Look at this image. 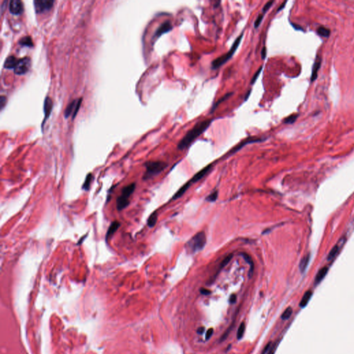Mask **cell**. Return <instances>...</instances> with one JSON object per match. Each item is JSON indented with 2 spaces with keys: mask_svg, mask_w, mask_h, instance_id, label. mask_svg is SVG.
<instances>
[{
  "mask_svg": "<svg viewBox=\"0 0 354 354\" xmlns=\"http://www.w3.org/2000/svg\"><path fill=\"white\" fill-rule=\"evenodd\" d=\"M213 120L212 119H205L197 123L192 129L187 132L185 136L178 143L177 148L183 150L188 148L193 141L199 137L201 134L208 129L210 126Z\"/></svg>",
  "mask_w": 354,
  "mask_h": 354,
  "instance_id": "1",
  "label": "cell"
},
{
  "mask_svg": "<svg viewBox=\"0 0 354 354\" xmlns=\"http://www.w3.org/2000/svg\"><path fill=\"white\" fill-rule=\"evenodd\" d=\"M206 244V236L203 231L196 233L186 243V248L190 254H195L202 250Z\"/></svg>",
  "mask_w": 354,
  "mask_h": 354,
  "instance_id": "2",
  "label": "cell"
},
{
  "mask_svg": "<svg viewBox=\"0 0 354 354\" xmlns=\"http://www.w3.org/2000/svg\"><path fill=\"white\" fill-rule=\"evenodd\" d=\"M243 36V33H242V35H240L239 37H238L235 41L234 42L233 46H231V49L229 50V51H228L226 53H225L224 55L216 58L212 62L211 67L212 69H217V68H219V67H221L222 65L224 64L225 63H226L228 59L233 57L234 53H235L237 49H238V47H239L241 42H242Z\"/></svg>",
  "mask_w": 354,
  "mask_h": 354,
  "instance_id": "3",
  "label": "cell"
},
{
  "mask_svg": "<svg viewBox=\"0 0 354 354\" xmlns=\"http://www.w3.org/2000/svg\"><path fill=\"white\" fill-rule=\"evenodd\" d=\"M136 189V183H131L124 187L121 190V195L116 199V208L118 211H121L130 205V196Z\"/></svg>",
  "mask_w": 354,
  "mask_h": 354,
  "instance_id": "4",
  "label": "cell"
},
{
  "mask_svg": "<svg viewBox=\"0 0 354 354\" xmlns=\"http://www.w3.org/2000/svg\"><path fill=\"white\" fill-rule=\"evenodd\" d=\"M146 171L143 177V180H148L163 171L168 165L163 161H148L145 164Z\"/></svg>",
  "mask_w": 354,
  "mask_h": 354,
  "instance_id": "5",
  "label": "cell"
},
{
  "mask_svg": "<svg viewBox=\"0 0 354 354\" xmlns=\"http://www.w3.org/2000/svg\"><path fill=\"white\" fill-rule=\"evenodd\" d=\"M31 65V59L29 57H24L23 58L19 59L17 63L14 68V72L15 74L21 76L26 73L29 71Z\"/></svg>",
  "mask_w": 354,
  "mask_h": 354,
  "instance_id": "6",
  "label": "cell"
},
{
  "mask_svg": "<svg viewBox=\"0 0 354 354\" xmlns=\"http://www.w3.org/2000/svg\"><path fill=\"white\" fill-rule=\"evenodd\" d=\"M81 102H82V98L75 99L73 101H71L69 104L68 105L67 107L66 108L64 111V116L65 118H68L72 115L73 118H75L78 112V110L80 107Z\"/></svg>",
  "mask_w": 354,
  "mask_h": 354,
  "instance_id": "7",
  "label": "cell"
},
{
  "mask_svg": "<svg viewBox=\"0 0 354 354\" xmlns=\"http://www.w3.org/2000/svg\"><path fill=\"white\" fill-rule=\"evenodd\" d=\"M55 2L53 0H35L34 7L37 13H42L51 9Z\"/></svg>",
  "mask_w": 354,
  "mask_h": 354,
  "instance_id": "8",
  "label": "cell"
},
{
  "mask_svg": "<svg viewBox=\"0 0 354 354\" xmlns=\"http://www.w3.org/2000/svg\"><path fill=\"white\" fill-rule=\"evenodd\" d=\"M264 140L265 139H263V138H259V137H255V136L247 138V139L242 140V141L240 143L238 144V145L234 147V148L232 149L229 152V154H233V153H236L237 152L239 151V150H240L242 148H243L244 146L248 145V144L255 143H260V142L264 141Z\"/></svg>",
  "mask_w": 354,
  "mask_h": 354,
  "instance_id": "9",
  "label": "cell"
},
{
  "mask_svg": "<svg viewBox=\"0 0 354 354\" xmlns=\"http://www.w3.org/2000/svg\"><path fill=\"white\" fill-rule=\"evenodd\" d=\"M173 29V26H172V23L170 21H165L163 23H162L156 31H155L154 35H153V39H158L159 37H161L163 34L168 33L171 31Z\"/></svg>",
  "mask_w": 354,
  "mask_h": 354,
  "instance_id": "10",
  "label": "cell"
},
{
  "mask_svg": "<svg viewBox=\"0 0 354 354\" xmlns=\"http://www.w3.org/2000/svg\"><path fill=\"white\" fill-rule=\"evenodd\" d=\"M23 10V3L20 0H11L9 2V11L12 15H20L22 13Z\"/></svg>",
  "mask_w": 354,
  "mask_h": 354,
  "instance_id": "11",
  "label": "cell"
},
{
  "mask_svg": "<svg viewBox=\"0 0 354 354\" xmlns=\"http://www.w3.org/2000/svg\"><path fill=\"white\" fill-rule=\"evenodd\" d=\"M120 225H121L120 222L118 221H113L111 225H109L107 232H106V234L105 235V241L106 243H108L109 241L111 239L116 232L118 228L120 227Z\"/></svg>",
  "mask_w": 354,
  "mask_h": 354,
  "instance_id": "12",
  "label": "cell"
},
{
  "mask_svg": "<svg viewBox=\"0 0 354 354\" xmlns=\"http://www.w3.org/2000/svg\"><path fill=\"white\" fill-rule=\"evenodd\" d=\"M211 168H212V165L211 164L208 165V166H206V167H205L204 168L202 169L201 170H200L199 172H197V173L194 175L193 177L189 181L190 183L192 185L193 183L197 182V181H199V180H201V178H203L207 174H208V172L210 170Z\"/></svg>",
  "mask_w": 354,
  "mask_h": 354,
  "instance_id": "13",
  "label": "cell"
},
{
  "mask_svg": "<svg viewBox=\"0 0 354 354\" xmlns=\"http://www.w3.org/2000/svg\"><path fill=\"white\" fill-rule=\"evenodd\" d=\"M53 108V101L51 98L49 97H46L45 100V102H44V111H45V119L43 120L42 127L44 124L45 123V121L49 118L50 114L51 113V110Z\"/></svg>",
  "mask_w": 354,
  "mask_h": 354,
  "instance_id": "14",
  "label": "cell"
},
{
  "mask_svg": "<svg viewBox=\"0 0 354 354\" xmlns=\"http://www.w3.org/2000/svg\"><path fill=\"white\" fill-rule=\"evenodd\" d=\"M321 64H322V58L319 55H317L312 68V73L311 76V82H313V81H315L316 79H317L318 71L319 70V68H320Z\"/></svg>",
  "mask_w": 354,
  "mask_h": 354,
  "instance_id": "15",
  "label": "cell"
},
{
  "mask_svg": "<svg viewBox=\"0 0 354 354\" xmlns=\"http://www.w3.org/2000/svg\"><path fill=\"white\" fill-rule=\"evenodd\" d=\"M18 59H19L18 58L15 57L13 55L8 56V57L6 59V61L4 62V68H7V69H11V68L14 69V68L15 67V66H16L17 63Z\"/></svg>",
  "mask_w": 354,
  "mask_h": 354,
  "instance_id": "16",
  "label": "cell"
},
{
  "mask_svg": "<svg viewBox=\"0 0 354 354\" xmlns=\"http://www.w3.org/2000/svg\"><path fill=\"white\" fill-rule=\"evenodd\" d=\"M241 255L242 256V257L246 262L247 264H248L250 266V270L248 272V277H249V278H250L253 276V272H254V268H255V265H254V262L253 261V259H252L251 257L248 255V254H247L246 253H242V254H241Z\"/></svg>",
  "mask_w": 354,
  "mask_h": 354,
  "instance_id": "17",
  "label": "cell"
},
{
  "mask_svg": "<svg viewBox=\"0 0 354 354\" xmlns=\"http://www.w3.org/2000/svg\"><path fill=\"white\" fill-rule=\"evenodd\" d=\"M328 271V268L327 267V266H324V267L322 268L320 270L318 271L315 279V283L316 284H318L321 281H322V280H323L326 275H327Z\"/></svg>",
  "mask_w": 354,
  "mask_h": 354,
  "instance_id": "18",
  "label": "cell"
},
{
  "mask_svg": "<svg viewBox=\"0 0 354 354\" xmlns=\"http://www.w3.org/2000/svg\"><path fill=\"white\" fill-rule=\"evenodd\" d=\"M190 186H191V184L188 181V182L186 183L185 185H183V186L177 191L176 194H175V195L173 196V197H172V199L176 200V199L180 198V197L182 196L185 194V192H186V191L188 190V188Z\"/></svg>",
  "mask_w": 354,
  "mask_h": 354,
  "instance_id": "19",
  "label": "cell"
},
{
  "mask_svg": "<svg viewBox=\"0 0 354 354\" xmlns=\"http://www.w3.org/2000/svg\"><path fill=\"white\" fill-rule=\"evenodd\" d=\"M341 248V246H340L339 243H337L336 245H335L333 246V248H332V250L330 251V253H328V257L327 259L328 261H331V260H333V259L336 258V257L337 255V254L339 253L340 250Z\"/></svg>",
  "mask_w": 354,
  "mask_h": 354,
  "instance_id": "20",
  "label": "cell"
},
{
  "mask_svg": "<svg viewBox=\"0 0 354 354\" xmlns=\"http://www.w3.org/2000/svg\"><path fill=\"white\" fill-rule=\"evenodd\" d=\"M233 92H231V93H226V94H225L224 96H222L221 98L219 100V101H217V102H216L215 103L214 105H212V108H211V109H210V113L214 112L215 109L218 107V106H219V105H220L221 103L224 102V101H226V100H227L228 98H230V97L232 95H233Z\"/></svg>",
  "mask_w": 354,
  "mask_h": 354,
  "instance_id": "21",
  "label": "cell"
},
{
  "mask_svg": "<svg viewBox=\"0 0 354 354\" xmlns=\"http://www.w3.org/2000/svg\"><path fill=\"white\" fill-rule=\"evenodd\" d=\"M19 44L22 46H27V47H33V42L30 36H24L20 40Z\"/></svg>",
  "mask_w": 354,
  "mask_h": 354,
  "instance_id": "22",
  "label": "cell"
},
{
  "mask_svg": "<svg viewBox=\"0 0 354 354\" xmlns=\"http://www.w3.org/2000/svg\"><path fill=\"white\" fill-rule=\"evenodd\" d=\"M312 296V292L311 290H308L306 291L304 295L302 297V299L301 300V302L300 303V306L302 307V308H304V307H305L307 304H308L309 301L311 299V297Z\"/></svg>",
  "mask_w": 354,
  "mask_h": 354,
  "instance_id": "23",
  "label": "cell"
},
{
  "mask_svg": "<svg viewBox=\"0 0 354 354\" xmlns=\"http://www.w3.org/2000/svg\"><path fill=\"white\" fill-rule=\"evenodd\" d=\"M309 260H310V255L309 254H307L306 255H305L302 259L301 262H300V271H301L302 272L305 271L307 266L309 265Z\"/></svg>",
  "mask_w": 354,
  "mask_h": 354,
  "instance_id": "24",
  "label": "cell"
},
{
  "mask_svg": "<svg viewBox=\"0 0 354 354\" xmlns=\"http://www.w3.org/2000/svg\"><path fill=\"white\" fill-rule=\"evenodd\" d=\"M93 179V176L92 173H89L87 175V177L84 181V183L83 185V189L85 191H88L90 188V186L92 184Z\"/></svg>",
  "mask_w": 354,
  "mask_h": 354,
  "instance_id": "25",
  "label": "cell"
},
{
  "mask_svg": "<svg viewBox=\"0 0 354 354\" xmlns=\"http://www.w3.org/2000/svg\"><path fill=\"white\" fill-rule=\"evenodd\" d=\"M158 219V214L156 212H153L152 214L149 216L148 219V225L149 228H153L156 225Z\"/></svg>",
  "mask_w": 354,
  "mask_h": 354,
  "instance_id": "26",
  "label": "cell"
},
{
  "mask_svg": "<svg viewBox=\"0 0 354 354\" xmlns=\"http://www.w3.org/2000/svg\"><path fill=\"white\" fill-rule=\"evenodd\" d=\"M317 33L319 36L323 37H329L331 34L330 29H327V28L324 26H319L317 29Z\"/></svg>",
  "mask_w": 354,
  "mask_h": 354,
  "instance_id": "27",
  "label": "cell"
},
{
  "mask_svg": "<svg viewBox=\"0 0 354 354\" xmlns=\"http://www.w3.org/2000/svg\"><path fill=\"white\" fill-rule=\"evenodd\" d=\"M245 329H246L245 323H244V322H242L240 326H239V328H238V331H237V340H241L243 337L244 332H245Z\"/></svg>",
  "mask_w": 354,
  "mask_h": 354,
  "instance_id": "28",
  "label": "cell"
},
{
  "mask_svg": "<svg viewBox=\"0 0 354 354\" xmlns=\"http://www.w3.org/2000/svg\"><path fill=\"white\" fill-rule=\"evenodd\" d=\"M292 313H293L292 308H291V307H288V308L284 311L282 314H281V318L283 320H286V319H289L290 318Z\"/></svg>",
  "mask_w": 354,
  "mask_h": 354,
  "instance_id": "29",
  "label": "cell"
},
{
  "mask_svg": "<svg viewBox=\"0 0 354 354\" xmlns=\"http://www.w3.org/2000/svg\"><path fill=\"white\" fill-rule=\"evenodd\" d=\"M297 114H293V115H291L289 116H288L287 118H286L284 120V123L285 124H293L295 122V120H297Z\"/></svg>",
  "mask_w": 354,
  "mask_h": 354,
  "instance_id": "30",
  "label": "cell"
},
{
  "mask_svg": "<svg viewBox=\"0 0 354 354\" xmlns=\"http://www.w3.org/2000/svg\"><path fill=\"white\" fill-rule=\"evenodd\" d=\"M233 254H230V255H228L227 257H225V259L221 262V264H220V268H220V270L221 268H224L225 266L228 264V263H230V262L231 261V259H233Z\"/></svg>",
  "mask_w": 354,
  "mask_h": 354,
  "instance_id": "31",
  "label": "cell"
},
{
  "mask_svg": "<svg viewBox=\"0 0 354 354\" xmlns=\"http://www.w3.org/2000/svg\"><path fill=\"white\" fill-rule=\"evenodd\" d=\"M218 198V191H215V192H212L210 195H209L206 198V201L209 202H215Z\"/></svg>",
  "mask_w": 354,
  "mask_h": 354,
  "instance_id": "32",
  "label": "cell"
},
{
  "mask_svg": "<svg viewBox=\"0 0 354 354\" xmlns=\"http://www.w3.org/2000/svg\"><path fill=\"white\" fill-rule=\"evenodd\" d=\"M262 68H263V66H261V67H260L259 68V69L255 72V73L254 74V76H253V78H252L251 81H250V84H254V83H255L256 82V80H257V78H258V77L259 76L260 73H261Z\"/></svg>",
  "mask_w": 354,
  "mask_h": 354,
  "instance_id": "33",
  "label": "cell"
},
{
  "mask_svg": "<svg viewBox=\"0 0 354 354\" xmlns=\"http://www.w3.org/2000/svg\"><path fill=\"white\" fill-rule=\"evenodd\" d=\"M264 15L263 14H260L259 15V16L257 17V18L256 19V20L255 21V23H254V26H255V29H257V28L259 26V25L261 24L262 21L263 20V18H264Z\"/></svg>",
  "mask_w": 354,
  "mask_h": 354,
  "instance_id": "34",
  "label": "cell"
},
{
  "mask_svg": "<svg viewBox=\"0 0 354 354\" xmlns=\"http://www.w3.org/2000/svg\"><path fill=\"white\" fill-rule=\"evenodd\" d=\"M274 3V1H270V2H268L266 4L264 5V8L262 9V14L264 15L266 12L268 11V9L271 7V6L272 5V4Z\"/></svg>",
  "mask_w": 354,
  "mask_h": 354,
  "instance_id": "35",
  "label": "cell"
},
{
  "mask_svg": "<svg viewBox=\"0 0 354 354\" xmlns=\"http://www.w3.org/2000/svg\"><path fill=\"white\" fill-rule=\"evenodd\" d=\"M213 332H214V329H213L212 328H210L207 331L206 333H205V340H209L210 338L212 337V336L213 335Z\"/></svg>",
  "mask_w": 354,
  "mask_h": 354,
  "instance_id": "36",
  "label": "cell"
},
{
  "mask_svg": "<svg viewBox=\"0 0 354 354\" xmlns=\"http://www.w3.org/2000/svg\"><path fill=\"white\" fill-rule=\"evenodd\" d=\"M271 347H272V342H268L267 344H266V346L264 347V349H263L262 352V354H266V353H267L269 352V350H270V349L271 348Z\"/></svg>",
  "mask_w": 354,
  "mask_h": 354,
  "instance_id": "37",
  "label": "cell"
},
{
  "mask_svg": "<svg viewBox=\"0 0 354 354\" xmlns=\"http://www.w3.org/2000/svg\"><path fill=\"white\" fill-rule=\"evenodd\" d=\"M277 344L278 343H274V344H272V347L269 350V352H268V354H274L275 352V350L277 349Z\"/></svg>",
  "mask_w": 354,
  "mask_h": 354,
  "instance_id": "38",
  "label": "cell"
},
{
  "mask_svg": "<svg viewBox=\"0 0 354 354\" xmlns=\"http://www.w3.org/2000/svg\"><path fill=\"white\" fill-rule=\"evenodd\" d=\"M200 293H201L202 295H210V294L211 293V291L208 289H204V288H202V289H200Z\"/></svg>",
  "mask_w": 354,
  "mask_h": 354,
  "instance_id": "39",
  "label": "cell"
},
{
  "mask_svg": "<svg viewBox=\"0 0 354 354\" xmlns=\"http://www.w3.org/2000/svg\"><path fill=\"white\" fill-rule=\"evenodd\" d=\"M236 300H237V295L235 294H232L230 297V299H229V302L231 304H234L236 302Z\"/></svg>",
  "mask_w": 354,
  "mask_h": 354,
  "instance_id": "40",
  "label": "cell"
},
{
  "mask_svg": "<svg viewBox=\"0 0 354 354\" xmlns=\"http://www.w3.org/2000/svg\"><path fill=\"white\" fill-rule=\"evenodd\" d=\"M6 101V99L5 97L2 96L1 98H0V105H1V109H2L3 107H4V106L5 105Z\"/></svg>",
  "mask_w": 354,
  "mask_h": 354,
  "instance_id": "41",
  "label": "cell"
},
{
  "mask_svg": "<svg viewBox=\"0 0 354 354\" xmlns=\"http://www.w3.org/2000/svg\"><path fill=\"white\" fill-rule=\"evenodd\" d=\"M197 333L199 334V335H202L203 333L205 332V327H200L198 328H197Z\"/></svg>",
  "mask_w": 354,
  "mask_h": 354,
  "instance_id": "42",
  "label": "cell"
},
{
  "mask_svg": "<svg viewBox=\"0 0 354 354\" xmlns=\"http://www.w3.org/2000/svg\"><path fill=\"white\" fill-rule=\"evenodd\" d=\"M261 55H262V59H264L266 58V46H264V47L262 49V52H261Z\"/></svg>",
  "mask_w": 354,
  "mask_h": 354,
  "instance_id": "43",
  "label": "cell"
},
{
  "mask_svg": "<svg viewBox=\"0 0 354 354\" xmlns=\"http://www.w3.org/2000/svg\"><path fill=\"white\" fill-rule=\"evenodd\" d=\"M286 3H287V2H283V4H281V6H280V8H278V9H277V12H280V11H281V9H283V8H284V7H285V5H286Z\"/></svg>",
  "mask_w": 354,
  "mask_h": 354,
  "instance_id": "44",
  "label": "cell"
},
{
  "mask_svg": "<svg viewBox=\"0 0 354 354\" xmlns=\"http://www.w3.org/2000/svg\"><path fill=\"white\" fill-rule=\"evenodd\" d=\"M250 92H251V90H249V91H248V92L246 93L247 96H246L245 98H244V100H245V101H247V99H248V97H249V96H250Z\"/></svg>",
  "mask_w": 354,
  "mask_h": 354,
  "instance_id": "45",
  "label": "cell"
},
{
  "mask_svg": "<svg viewBox=\"0 0 354 354\" xmlns=\"http://www.w3.org/2000/svg\"><path fill=\"white\" fill-rule=\"evenodd\" d=\"M230 347H231V344H230V345H228V348H227V350H226V352H228V350H229V349H230Z\"/></svg>",
  "mask_w": 354,
  "mask_h": 354,
  "instance_id": "46",
  "label": "cell"
}]
</instances>
